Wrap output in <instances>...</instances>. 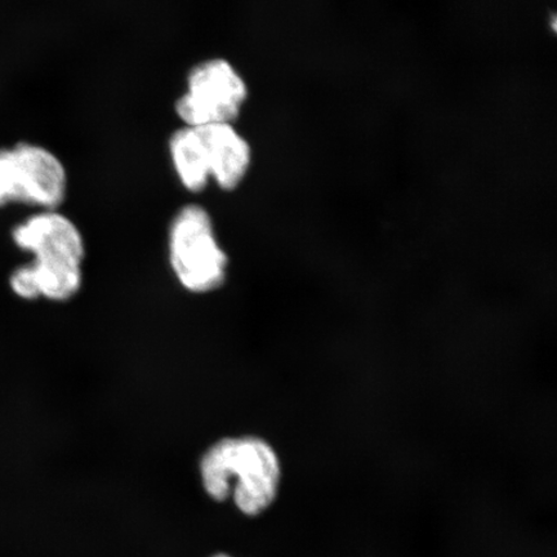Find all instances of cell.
<instances>
[{"instance_id": "6da1fadb", "label": "cell", "mask_w": 557, "mask_h": 557, "mask_svg": "<svg viewBox=\"0 0 557 557\" xmlns=\"http://www.w3.org/2000/svg\"><path fill=\"white\" fill-rule=\"evenodd\" d=\"M13 246L32 261L12 271L13 295L24 301L66 302L79 294L86 243L78 226L59 209L35 211L11 230Z\"/></svg>"}, {"instance_id": "7a4b0ae2", "label": "cell", "mask_w": 557, "mask_h": 557, "mask_svg": "<svg viewBox=\"0 0 557 557\" xmlns=\"http://www.w3.org/2000/svg\"><path fill=\"white\" fill-rule=\"evenodd\" d=\"M199 472L209 498H233L246 517H259L275 503L282 465L269 442L259 436L224 437L207 449Z\"/></svg>"}, {"instance_id": "3957f363", "label": "cell", "mask_w": 557, "mask_h": 557, "mask_svg": "<svg viewBox=\"0 0 557 557\" xmlns=\"http://www.w3.org/2000/svg\"><path fill=\"white\" fill-rule=\"evenodd\" d=\"M169 260L174 277L190 294L206 295L224 285L228 256L207 209L187 205L174 215L169 232Z\"/></svg>"}, {"instance_id": "277c9868", "label": "cell", "mask_w": 557, "mask_h": 557, "mask_svg": "<svg viewBox=\"0 0 557 557\" xmlns=\"http://www.w3.org/2000/svg\"><path fill=\"white\" fill-rule=\"evenodd\" d=\"M66 194L67 172L52 150L26 141L0 148V209H59Z\"/></svg>"}, {"instance_id": "5b68a950", "label": "cell", "mask_w": 557, "mask_h": 557, "mask_svg": "<svg viewBox=\"0 0 557 557\" xmlns=\"http://www.w3.org/2000/svg\"><path fill=\"white\" fill-rule=\"evenodd\" d=\"M247 99V83L238 70L227 60L209 59L195 65L187 75L176 113L189 127L233 123Z\"/></svg>"}, {"instance_id": "8992f818", "label": "cell", "mask_w": 557, "mask_h": 557, "mask_svg": "<svg viewBox=\"0 0 557 557\" xmlns=\"http://www.w3.org/2000/svg\"><path fill=\"white\" fill-rule=\"evenodd\" d=\"M206 146L209 176L222 190L236 189L246 178L252 149L233 123L197 127Z\"/></svg>"}, {"instance_id": "52a82bcc", "label": "cell", "mask_w": 557, "mask_h": 557, "mask_svg": "<svg viewBox=\"0 0 557 557\" xmlns=\"http://www.w3.org/2000/svg\"><path fill=\"white\" fill-rule=\"evenodd\" d=\"M170 157L181 185L200 193L211 183L203 138L197 127L184 125L170 139Z\"/></svg>"}, {"instance_id": "ba28073f", "label": "cell", "mask_w": 557, "mask_h": 557, "mask_svg": "<svg viewBox=\"0 0 557 557\" xmlns=\"http://www.w3.org/2000/svg\"><path fill=\"white\" fill-rule=\"evenodd\" d=\"M211 557H232V556H228L227 554H215Z\"/></svg>"}]
</instances>
